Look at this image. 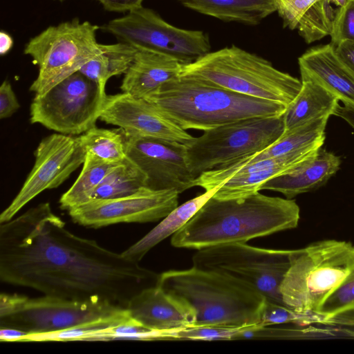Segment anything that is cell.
I'll use <instances>...</instances> for the list:
<instances>
[{
    "label": "cell",
    "instance_id": "cell-34",
    "mask_svg": "<svg viewBox=\"0 0 354 354\" xmlns=\"http://www.w3.org/2000/svg\"><path fill=\"white\" fill-rule=\"evenodd\" d=\"M308 315L296 313L285 305L266 300L260 325L274 326L286 323H299L307 321Z\"/></svg>",
    "mask_w": 354,
    "mask_h": 354
},
{
    "label": "cell",
    "instance_id": "cell-2",
    "mask_svg": "<svg viewBox=\"0 0 354 354\" xmlns=\"http://www.w3.org/2000/svg\"><path fill=\"white\" fill-rule=\"evenodd\" d=\"M300 209L295 201L257 192L230 199L213 196L172 235L176 248H204L249 240L295 228Z\"/></svg>",
    "mask_w": 354,
    "mask_h": 354
},
{
    "label": "cell",
    "instance_id": "cell-1",
    "mask_svg": "<svg viewBox=\"0 0 354 354\" xmlns=\"http://www.w3.org/2000/svg\"><path fill=\"white\" fill-rule=\"evenodd\" d=\"M158 275L80 237L42 203L0 225V279L44 295L127 308Z\"/></svg>",
    "mask_w": 354,
    "mask_h": 354
},
{
    "label": "cell",
    "instance_id": "cell-21",
    "mask_svg": "<svg viewBox=\"0 0 354 354\" xmlns=\"http://www.w3.org/2000/svg\"><path fill=\"white\" fill-rule=\"evenodd\" d=\"M340 158L322 147L311 158L294 168L270 178L259 188L280 192L292 199L298 194L324 185L338 171Z\"/></svg>",
    "mask_w": 354,
    "mask_h": 354
},
{
    "label": "cell",
    "instance_id": "cell-15",
    "mask_svg": "<svg viewBox=\"0 0 354 354\" xmlns=\"http://www.w3.org/2000/svg\"><path fill=\"white\" fill-rule=\"evenodd\" d=\"M125 134V133H124ZM127 156L145 175L147 187L176 189L180 194L194 187L185 144L126 135Z\"/></svg>",
    "mask_w": 354,
    "mask_h": 354
},
{
    "label": "cell",
    "instance_id": "cell-29",
    "mask_svg": "<svg viewBox=\"0 0 354 354\" xmlns=\"http://www.w3.org/2000/svg\"><path fill=\"white\" fill-rule=\"evenodd\" d=\"M147 187L146 176L128 158L116 164L97 187L91 200L126 196Z\"/></svg>",
    "mask_w": 354,
    "mask_h": 354
},
{
    "label": "cell",
    "instance_id": "cell-7",
    "mask_svg": "<svg viewBox=\"0 0 354 354\" xmlns=\"http://www.w3.org/2000/svg\"><path fill=\"white\" fill-rule=\"evenodd\" d=\"M100 27L78 18L50 26L25 45L24 53L39 67L30 86L35 95L46 93L102 52L96 39Z\"/></svg>",
    "mask_w": 354,
    "mask_h": 354
},
{
    "label": "cell",
    "instance_id": "cell-20",
    "mask_svg": "<svg viewBox=\"0 0 354 354\" xmlns=\"http://www.w3.org/2000/svg\"><path fill=\"white\" fill-rule=\"evenodd\" d=\"M183 64L174 57L148 50H137L120 86L124 93L145 98L165 83L179 77Z\"/></svg>",
    "mask_w": 354,
    "mask_h": 354
},
{
    "label": "cell",
    "instance_id": "cell-5",
    "mask_svg": "<svg viewBox=\"0 0 354 354\" xmlns=\"http://www.w3.org/2000/svg\"><path fill=\"white\" fill-rule=\"evenodd\" d=\"M179 76L286 106L302 85L267 59L235 46L209 52L183 65Z\"/></svg>",
    "mask_w": 354,
    "mask_h": 354
},
{
    "label": "cell",
    "instance_id": "cell-11",
    "mask_svg": "<svg viewBox=\"0 0 354 354\" xmlns=\"http://www.w3.org/2000/svg\"><path fill=\"white\" fill-rule=\"evenodd\" d=\"M106 95V91L77 71L46 93L35 95L30 122L62 134L84 133L95 126Z\"/></svg>",
    "mask_w": 354,
    "mask_h": 354
},
{
    "label": "cell",
    "instance_id": "cell-36",
    "mask_svg": "<svg viewBox=\"0 0 354 354\" xmlns=\"http://www.w3.org/2000/svg\"><path fill=\"white\" fill-rule=\"evenodd\" d=\"M333 46L338 59L354 76V41H343Z\"/></svg>",
    "mask_w": 354,
    "mask_h": 354
},
{
    "label": "cell",
    "instance_id": "cell-25",
    "mask_svg": "<svg viewBox=\"0 0 354 354\" xmlns=\"http://www.w3.org/2000/svg\"><path fill=\"white\" fill-rule=\"evenodd\" d=\"M218 187L178 205L146 235L122 252L126 258L139 262L160 242L183 227L216 193Z\"/></svg>",
    "mask_w": 354,
    "mask_h": 354
},
{
    "label": "cell",
    "instance_id": "cell-27",
    "mask_svg": "<svg viewBox=\"0 0 354 354\" xmlns=\"http://www.w3.org/2000/svg\"><path fill=\"white\" fill-rule=\"evenodd\" d=\"M102 52L85 64L79 71L106 91L108 80L115 75L124 74L133 61L137 49L118 42L101 44Z\"/></svg>",
    "mask_w": 354,
    "mask_h": 354
},
{
    "label": "cell",
    "instance_id": "cell-33",
    "mask_svg": "<svg viewBox=\"0 0 354 354\" xmlns=\"http://www.w3.org/2000/svg\"><path fill=\"white\" fill-rule=\"evenodd\" d=\"M330 36L333 46L343 41H354V0H346L338 8Z\"/></svg>",
    "mask_w": 354,
    "mask_h": 354
},
{
    "label": "cell",
    "instance_id": "cell-14",
    "mask_svg": "<svg viewBox=\"0 0 354 354\" xmlns=\"http://www.w3.org/2000/svg\"><path fill=\"white\" fill-rule=\"evenodd\" d=\"M179 194L176 189L144 187L123 197L92 200L68 212L73 222L93 228L118 223L155 222L178 206Z\"/></svg>",
    "mask_w": 354,
    "mask_h": 354
},
{
    "label": "cell",
    "instance_id": "cell-10",
    "mask_svg": "<svg viewBox=\"0 0 354 354\" xmlns=\"http://www.w3.org/2000/svg\"><path fill=\"white\" fill-rule=\"evenodd\" d=\"M293 252L234 243L198 250L192 261L195 268L230 275L255 288L266 300L284 305L280 288L291 266Z\"/></svg>",
    "mask_w": 354,
    "mask_h": 354
},
{
    "label": "cell",
    "instance_id": "cell-9",
    "mask_svg": "<svg viewBox=\"0 0 354 354\" xmlns=\"http://www.w3.org/2000/svg\"><path fill=\"white\" fill-rule=\"evenodd\" d=\"M283 115L254 117L203 131L185 144L192 173H202L257 153L275 142L284 133Z\"/></svg>",
    "mask_w": 354,
    "mask_h": 354
},
{
    "label": "cell",
    "instance_id": "cell-37",
    "mask_svg": "<svg viewBox=\"0 0 354 354\" xmlns=\"http://www.w3.org/2000/svg\"><path fill=\"white\" fill-rule=\"evenodd\" d=\"M109 12H129L141 8L144 0H97Z\"/></svg>",
    "mask_w": 354,
    "mask_h": 354
},
{
    "label": "cell",
    "instance_id": "cell-40",
    "mask_svg": "<svg viewBox=\"0 0 354 354\" xmlns=\"http://www.w3.org/2000/svg\"><path fill=\"white\" fill-rule=\"evenodd\" d=\"M13 46V39L11 35L6 31L0 32V54L6 55Z\"/></svg>",
    "mask_w": 354,
    "mask_h": 354
},
{
    "label": "cell",
    "instance_id": "cell-38",
    "mask_svg": "<svg viewBox=\"0 0 354 354\" xmlns=\"http://www.w3.org/2000/svg\"><path fill=\"white\" fill-rule=\"evenodd\" d=\"M29 335L28 333L14 328H0V340L1 342H21Z\"/></svg>",
    "mask_w": 354,
    "mask_h": 354
},
{
    "label": "cell",
    "instance_id": "cell-6",
    "mask_svg": "<svg viewBox=\"0 0 354 354\" xmlns=\"http://www.w3.org/2000/svg\"><path fill=\"white\" fill-rule=\"evenodd\" d=\"M354 269V245L327 239L294 250L280 288L283 304L302 315L317 313Z\"/></svg>",
    "mask_w": 354,
    "mask_h": 354
},
{
    "label": "cell",
    "instance_id": "cell-16",
    "mask_svg": "<svg viewBox=\"0 0 354 354\" xmlns=\"http://www.w3.org/2000/svg\"><path fill=\"white\" fill-rule=\"evenodd\" d=\"M320 148L310 147L236 167H218L202 173L194 185L205 191L218 187L213 196L218 199L245 196L259 192L262 184L270 178L311 158Z\"/></svg>",
    "mask_w": 354,
    "mask_h": 354
},
{
    "label": "cell",
    "instance_id": "cell-26",
    "mask_svg": "<svg viewBox=\"0 0 354 354\" xmlns=\"http://www.w3.org/2000/svg\"><path fill=\"white\" fill-rule=\"evenodd\" d=\"M328 119V117H324L286 131L264 150L223 167H236L310 147H322Z\"/></svg>",
    "mask_w": 354,
    "mask_h": 354
},
{
    "label": "cell",
    "instance_id": "cell-3",
    "mask_svg": "<svg viewBox=\"0 0 354 354\" xmlns=\"http://www.w3.org/2000/svg\"><path fill=\"white\" fill-rule=\"evenodd\" d=\"M156 285L192 308L194 326L260 325L266 298L249 284L227 274L193 266L161 273Z\"/></svg>",
    "mask_w": 354,
    "mask_h": 354
},
{
    "label": "cell",
    "instance_id": "cell-39",
    "mask_svg": "<svg viewBox=\"0 0 354 354\" xmlns=\"http://www.w3.org/2000/svg\"><path fill=\"white\" fill-rule=\"evenodd\" d=\"M334 115L342 118L354 128V106L349 105L337 106Z\"/></svg>",
    "mask_w": 354,
    "mask_h": 354
},
{
    "label": "cell",
    "instance_id": "cell-31",
    "mask_svg": "<svg viewBox=\"0 0 354 354\" xmlns=\"http://www.w3.org/2000/svg\"><path fill=\"white\" fill-rule=\"evenodd\" d=\"M255 326L242 328L192 326L168 331H154L153 340H227L235 339L237 335Z\"/></svg>",
    "mask_w": 354,
    "mask_h": 354
},
{
    "label": "cell",
    "instance_id": "cell-19",
    "mask_svg": "<svg viewBox=\"0 0 354 354\" xmlns=\"http://www.w3.org/2000/svg\"><path fill=\"white\" fill-rule=\"evenodd\" d=\"M298 63L301 81L316 82L344 105L354 106V76L338 59L333 44L310 48Z\"/></svg>",
    "mask_w": 354,
    "mask_h": 354
},
{
    "label": "cell",
    "instance_id": "cell-12",
    "mask_svg": "<svg viewBox=\"0 0 354 354\" xmlns=\"http://www.w3.org/2000/svg\"><path fill=\"white\" fill-rule=\"evenodd\" d=\"M100 28L137 50L166 54L183 65L192 63L210 50L208 35L204 32L174 26L143 6Z\"/></svg>",
    "mask_w": 354,
    "mask_h": 354
},
{
    "label": "cell",
    "instance_id": "cell-13",
    "mask_svg": "<svg viewBox=\"0 0 354 354\" xmlns=\"http://www.w3.org/2000/svg\"><path fill=\"white\" fill-rule=\"evenodd\" d=\"M78 137L53 133L41 140L35 164L21 189L0 214V223L10 221L31 200L46 189L61 185L85 160Z\"/></svg>",
    "mask_w": 354,
    "mask_h": 354
},
{
    "label": "cell",
    "instance_id": "cell-8",
    "mask_svg": "<svg viewBox=\"0 0 354 354\" xmlns=\"http://www.w3.org/2000/svg\"><path fill=\"white\" fill-rule=\"evenodd\" d=\"M130 317L126 308L106 301L48 295L33 298L18 294L0 295V328H17L28 334L53 333L94 321Z\"/></svg>",
    "mask_w": 354,
    "mask_h": 354
},
{
    "label": "cell",
    "instance_id": "cell-18",
    "mask_svg": "<svg viewBox=\"0 0 354 354\" xmlns=\"http://www.w3.org/2000/svg\"><path fill=\"white\" fill-rule=\"evenodd\" d=\"M126 308L136 322L156 331L192 327L196 321L188 304L157 285L142 289L131 299Z\"/></svg>",
    "mask_w": 354,
    "mask_h": 354
},
{
    "label": "cell",
    "instance_id": "cell-23",
    "mask_svg": "<svg viewBox=\"0 0 354 354\" xmlns=\"http://www.w3.org/2000/svg\"><path fill=\"white\" fill-rule=\"evenodd\" d=\"M193 10L225 21L257 25L277 11L275 0H180Z\"/></svg>",
    "mask_w": 354,
    "mask_h": 354
},
{
    "label": "cell",
    "instance_id": "cell-24",
    "mask_svg": "<svg viewBox=\"0 0 354 354\" xmlns=\"http://www.w3.org/2000/svg\"><path fill=\"white\" fill-rule=\"evenodd\" d=\"M301 88L283 114L285 131L309 122L334 115L338 99L324 87L310 80L301 81Z\"/></svg>",
    "mask_w": 354,
    "mask_h": 354
},
{
    "label": "cell",
    "instance_id": "cell-32",
    "mask_svg": "<svg viewBox=\"0 0 354 354\" xmlns=\"http://www.w3.org/2000/svg\"><path fill=\"white\" fill-rule=\"evenodd\" d=\"M354 312V269L342 283L328 297L316 314L321 320L333 321L338 317Z\"/></svg>",
    "mask_w": 354,
    "mask_h": 354
},
{
    "label": "cell",
    "instance_id": "cell-22",
    "mask_svg": "<svg viewBox=\"0 0 354 354\" xmlns=\"http://www.w3.org/2000/svg\"><path fill=\"white\" fill-rule=\"evenodd\" d=\"M329 0H282L277 12L283 27L297 29L307 44L330 35L337 10Z\"/></svg>",
    "mask_w": 354,
    "mask_h": 354
},
{
    "label": "cell",
    "instance_id": "cell-17",
    "mask_svg": "<svg viewBox=\"0 0 354 354\" xmlns=\"http://www.w3.org/2000/svg\"><path fill=\"white\" fill-rule=\"evenodd\" d=\"M100 119L118 127L128 136L183 144L194 138L146 99L124 92L106 95Z\"/></svg>",
    "mask_w": 354,
    "mask_h": 354
},
{
    "label": "cell",
    "instance_id": "cell-30",
    "mask_svg": "<svg viewBox=\"0 0 354 354\" xmlns=\"http://www.w3.org/2000/svg\"><path fill=\"white\" fill-rule=\"evenodd\" d=\"M86 153L99 160L119 163L127 156L126 136L119 129H106L96 126L78 136Z\"/></svg>",
    "mask_w": 354,
    "mask_h": 354
},
{
    "label": "cell",
    "instance_id": "cell-41",
    "mask_svg": "<svg viewBox=\"0 0 354 354\" xmlns=\"http://www.w3.org/2000/svg\"><path fill=\"white\" fill-rule=\"evenodd\" d=\"M346 0H329V1L335 4V6H338V8L342 6Z\"/></svg>",
    "mask_w": 354,
    "mask_h": 354
},
{
    "label": "cell",
    "instance_id": "cell-4",
    "mask_svg": "<svg viewBox=\"0 0 354 354\" xmlns=\"http://www.w3.org/2000/svg\"><path fill=\"white\" fill-rule=\"evenodd\" d=\"M145 99L183 129L203 131L246 118L282 115L287 107L180 76Z\"/></svg>",
    "mask_w": 354,
    "mask_h": 354
},
{
    "label": "cell",
    "instance_id": "cell-35",
    "mask_svg": "<svg viewBox=\"0 0 354 354\" xmlns=\"http://www.w3.org/2000/svg\"><path fill=\"white\" fill-rule=\"evenodd\" d=\"M19 108V102L11 84L5 80L0 86V118H10Z\"/></svg>",
    "mask_w": 354,
    "mask_h": 354
},
{
    "label": "cell",
    "instance_id": "cell-28",
    "mask_svg": "<svg viewBox=\"0 0 354 354\" xmlns=\"http://www.w3.org/2000/svg\"><path fill=\"white\" fill-rule=\"evenodd\" d=\"M116 164L86 154L79 176L59 199L60 207L68 211L90 201L97 187Z\"/></svg>",
    "mask_w": 354,
    "mask_h": 354
}]
</instances>
